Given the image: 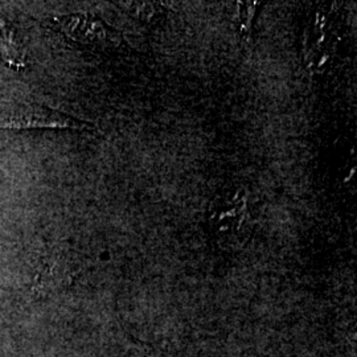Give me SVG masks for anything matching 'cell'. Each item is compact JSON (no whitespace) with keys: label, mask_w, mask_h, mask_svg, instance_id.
Wrapping results in <instances>:
<instances>
[{"label":"cell","mask_w":357,"mask_h":357,"mask_svg":"<svg viewBox=\"0 0 357 357\" xmlns=\"http://www.w3.org/2000/svg\"><path fill=\"white\" fill-rule=\"evenodd\" d=\"M88 125L70 115L40 105H13L0 110V128H86Z\"/></svg>","instance_id":"1"}]
</instances>
